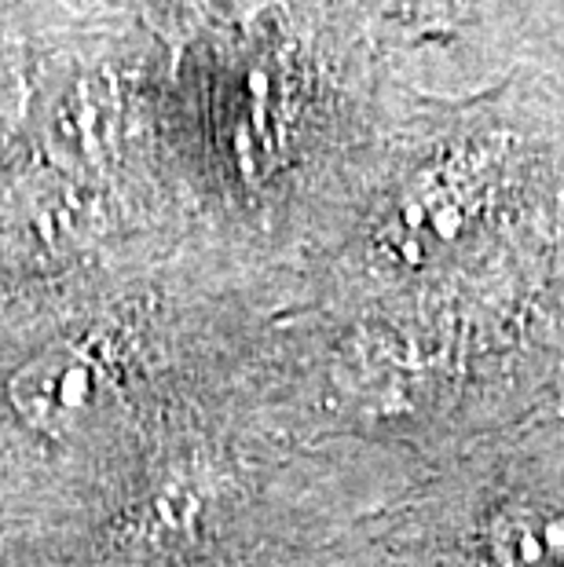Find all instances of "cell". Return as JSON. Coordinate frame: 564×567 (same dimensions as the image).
<instances>
[{"label": "cell", "instance_id": "6da1fadb", "mask_svg": "<svg viewBox=\"0 0 564 567\" xmlns=\"http://www.w3.org/2000/svg\"><path fill=\"white\" fill-rule=\"evenodd\" d=\"M11 403L30 429L66 440L89 432L103 417L111 403V384L85 348L52 344L16 373Z\"/></svg>", "mask_w": 564, "mask_h": 567}, {"label": "cell", "instance_id": "7a4b0ae2", "mask_svg": "<svg viewBox=\"0 0 564 567\" xmlns=\"http://www.w3.org/2000/svg\"><path fill=\"white\" fill-rule=\"evenodd\" d=\"M396 30L411 38H451L470 16L473 0H378Z\"/></svg>", "mask_w": 564, "mask_h": 567}]
</instances>
